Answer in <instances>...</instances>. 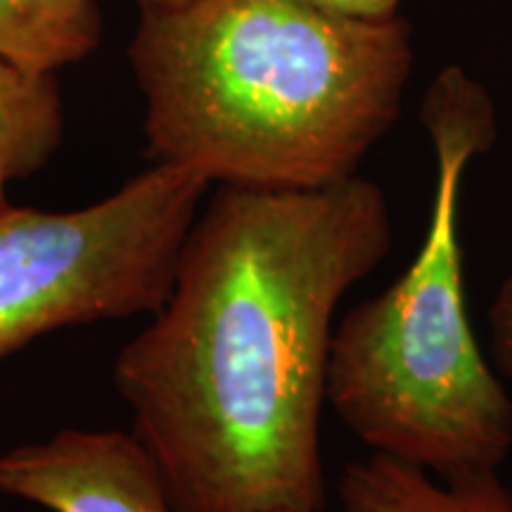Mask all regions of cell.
Here are the masks:
<instances>
[{
	"mask_svg": "<svg viewBox=\"0 0 512 512\" xmlns=\"http://www.w3.org/2000/svg\"><path fill=\"white\" fill-rule=\"evenodd\" d=\"M313 3L325 5V8L344 12L351 17L363 19H389L396 17L401 0H313Z\"/></svg>",
	"mask_w": 512,
	"mask_h": 512,
	"instance_id": "10",
	"label": "cell"
},
{
	"mask_svg": "<svg viewBox=\"0 0 512 512\" xmlns=\"http://www.w3.org/2000/svg\"><path fill=\"white\" fill-rule=\"evenodd\" d=\"M209 181L157 162L72 211L0 207V361L74 325L155 313Z\"/></svg>",
	"mask_w": 512,
	"mask_h": 512,
	"instance_id": "4",
	"label": "cell"
},
{
	"mask_svg": "<svg viewBox=\"0 0 512 512\" xmlns=\"http://www.w3.org/2000/svg\"><path fill=\"white\" fill-rule=\"evenodd\" d=\"M140 3H143L145 8H150V5H178L185 3V0H140Z\"/></svg>",
	"mask_w": 512,
	"mask_h": 512,
	"instance_id": "11",
	"label": "cell"
},
{
	"mask_svg": "<svg viewBox=\"0 0 512 512\" xmlns=\"http://www.w3.org/2000/svg\"><path fill=\"white\" fill-rule=\"evenodd\" d=\"M489 337L501 373L512 380V273L498 287L489 306Z\"/></svg>",
	"mask_w": 512,
	"mask_h": 512,
	"instance_id": "9",
	"label": "cell"
},
{
	"mask_svg": "<svg viewBox=\"0 0 512 512\" xmlns=\"http://www.w3.org/2000/svg\"><path fill=\"white\" fill-rule=\"evenodd\" d=\"M422 124L437 159L425 238L387 290L339 320L328 403L373 453L439 479L489 475L512 451V399L467 316L460 197L467 166L496 143V110L470 74L448 67Z\"/></svg>",
	"mask_w": 512,
	"mask_h": 512,
	"instance_id": "3",
	"label": "cell"
},
{
	"mask_svg": "<svg viewBox=\"0 0 512 512\" xmlns=\"http://www.w3.org/2000/svg\"><path fill=\"white\" fill-rule=\"evenodd\" d=\"M64 131L55 74L34 72L0 57V207L12 183L48 164Z\"/></svg>",
	"mask_w": 512,
	"mask_h": 512,
	"instance_id": "7",
	"label": "cell"
},
{
	"mask_svg": "<svg viewBox=\"0 0 512 512\" xmlns=\"http://www.w3.org/2000/svg\"><path fill=\"white\" fill-rule=\"evenodd\" d=\"M337 494L342 512H512L498 472L439 479L380 453L344 467Z\"/></svg>",
	"mask_w": 512,
	"mask_h": 512,
	"instance_id": "6",
	"label": "cell"
},
{
	"mask_svg": "<svg viewBox=\"0 0 512 512\" xmlns=\"http://www.w3.org/2000/svg\"><path fill=\"white\" fill-rule=\"evenodd\" d=\"M157 162L242 188L356 176L399 117L411 34L313 0L150 5L131 46Z\"/></svg>",
	"mask_w": 512,
	"mask_h": 512,
	"instance_id": "2",
	"label": "cell"
},
{
	"mask_svg": "<svg viewBox=\"0 0 512 512\" xmlns=\"http://www.w3.org/2000/svg\"><path fill=\"white\" fill-rule=\"evenodd\" d=\"M0 491L50 512H178L136 434L62 430L0 456Z\"/></svg>",
	"mask_w": 512,
	"mask_h": 512,
	"instance_id": "5",
	"label": "cell"
},
{
	"mask_svg": "<svg viewBox=\"0 0 512 512\" xmlns=\"http://www.w3.org/2000/svg\"><path fill=\"white\" fill-rule=\"evenodd\" d=\"M392 249L384 192L221 185L114 384L178 512H320L344 294Z\"/></svg>",
	"mask_w": 512,
	"mask_h": 512,
	"instance_id": "1",
	"label": "cell"
},
{
	"mask_svg": "<svg viewBox=\"0 0 512 512\" xmlns=\"http://www.w3.org/2000/svg\"><path fill=\"white\" fill-rule=\"evenodd\" d=\"M98 41L95 0H0V57L19 67L55 74Z\"/></svg>",
	"mask_w": 512,
	"mask_h": 512,
	"instance_id": "8",
	"label": "cell"
}]
</instances>
